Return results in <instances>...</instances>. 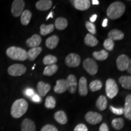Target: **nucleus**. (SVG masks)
I'll list each match as a JSON object with an SVG mask.
<instances>
[{
  "instance_id": "f257e3e1",
  "label": "nucleus",
  "mask_w": 131,
  "mask_h": 131,
  "mask_svg": "<svg viewBox=\"0 0 131 131\" xmlns=\"http://www.w3.org/2000/svg\"><path fill=\"white\" fill-rule=\"evenodd\" d=\"M28 107V103L26 100L23 98L16 100L13 103L11 107V115L15 118H19L26 114Z\"/></svg>"
},
{
  "instance_id": "f03ea898",
  "label": "nucleus",
  "mask_w": 131,
  "mask_h": 131,
  "mask_svg": "<svg viewBox=\"0 0 131 131\" xmlns=\"http://www.w3.org/2000/svg\"><path fill=\"white\" fill-rule=\"evenodd\" d=\"M126 7L123 3L115 1L109 6L107 9V16L111 19L119 18L124 14Z\"/></svg>"
},
{
  "instance_id": "7ed1b4c3",
  "label": "nucleus",
  "mask_w": 131,
  "mask_h": 131,
  "mask_svg": "<svg viewBox=\"0 0 131 131\" xmlns=\"http://www.w3.org/2000/svg\"><path fill=\"white\" fill-rule=\"evenodd\" d=\"M6 54L10 58L16 61H25L28 59L27 51L19 47L11 46L6 50Z\"/></svg>"
},
{
  "instance_id": "20e7f679",
  "label": "nucleus",
  "mask_w": 131,
  "mask_h": 131,
  "mask_svg": "<svg viewBox=\"0 0 131 131\" xmlns=\"http://www.w3.org/2000/svg\"><path fill=\"white\" fill-rule=\"evenodd\" d=\"M106 92L107 96L111 99L114 98L118 92V87L114 79H107L106 82Z\"/></svg>"
},
{
  "instance_id": "39448f33",
  "label": "nucleus",
  "mask_w": 131,
  "mask_h": 131,
  "mask_svg": "<svg viewBox=\"0 0 131 131\" xmlns=\"http://www.w3.org/2000/svg\"><path fill=\"white\" fill-rule=\"evenodd\" d=\"M26 66L21 64H15L10 66L7 69V72L12 77L21 76L26 72Z\"/></svg>"
},
{
  "instance_id": "423d86ee",
  "label": "nucleus",
  "mask_w": 131,
  "mask_h": 131,
  "mask_svg": "<svg viewBox=\"0 0 131 131\" xmlns=\"http://www.w3.org/2000/svg\"><path fill=\"white\" fill-rule=\"evenodd\" d=\"M83 68L88 73L91 75H95L98 72V65L95 61L92 58H86L83 63Z\"/></svg>"
},
{
  "instance_id": "0eeeda50",
  "label": "nucleus",
  "mask_w": 131,
  "mask_h": 131,
  "mask_svg": "<svg viewBox=\"0 0 131 131\" xmlns=\"http://www.w3.org/2000/svg\"><path fill=\"white\" fill-rule=\"evenodd\" d=\"M25 2L23 0H15L11 7V12L14 17H18L24 11Z\"/></svg>"
},
{
  "instance_id": "6e6552de",
  "label": "nucleus",
  "mask_w": 131,
  "mask_h": 131,
  "mask_svg": "<svg viewBox=\"0 0 131 131\" xmlns=\"http://www.w3.org/2000/svg\"><path fill=\"white\" fill-rule=\"evenodd\" d=\"M65 63L69 68H77L81 63V58L78 54L72 53L66 57Z\"/></svg>"
},
{
  "instance_id": "1a4fd4ad",
  "label": "nucleus",
  "mask_w": 131,
  "mask_h": 131,
  "mask_svg": "<svg viewBox=\"0 0 131 131\" xmlns=\"http://www.w3.org/2000/svg\"><path fill=\"white\" fill-rule=\"evenodd\" d=\"M85 119L89 123L91 124H96L102 120V116L101 114L95 112H88L85 115Z\"/></svg>"
},
{
  "instance_id": "9d476101",
  "label": "nucleus",
  "mask_w": 131,
  "mask_h": 131,
  "mask_svg": "<svg viewBox=\"0 0 131 131\" xmlns=\"http://www.w3.org/2000/svg\"><path fill=\"white\" fill-rule=\"evenodd\" d=\"M129 58L126 55H121L117 59V66L118 69L120 71L126 70L129 65Z\"/></svg>"
},
{
  "instance_id": "9b49d317",
  "label": "nucleus",
  "mask_w": 131,
  "mask_h": 131,
  "mask_svg": "<svg viewBox=\"0 0 131 131\" xmlns=\"http://www.w3.org/2000/svg\"><path fill=\"white\" fill-rule=\"evenodd\" d=\"M67 85V89L71 94H74L76 92L77 88V80L73 75H69L66 80Z\"/></svg>"
},
{
  "instance_id": "f8f14e48",
  "label": "nucleus",
  "mask_w": 131,
  "mask_h": 131,
  "mask_svg": "<svg viewBox=\"0 0 131 131\" xmlns=\"http://www.w3.org/2000/svg\"><path fill=\"white\" fill-rule=\"evenodd\" d=\"M91 1L89 0H75L73 6L75 9L79 10H86L91 7Z\"/></svg>"
},
{
  "instance_id": "ddd939ff",
  "label": "nucleus",
  "mask_w": 131,
  "mask_h": 131,
  "mask_svg": "<svg viewBox=\"0 0 131 131\" xmlns=\"http://www.w3.org/2000/svg\"><path fill=\"white\" fill-rule=\"evenodd\" d=\"M42 41V39L40 35L37 34H34L30 38H29L26 41V45L27 46L33 47H38Z\"/></svg>"
},
{
  "instance_id": "4468645a",
  "label": "nucleus",
  "mask_w": 131,
  "mask_h": 131,
  "mask_svg": "<svg viewBox=\"0 0 131 131\" xmlns=\"http://www.w3.org/2000/svg\"><path fill=\"white\" fill-rule=\"evenodd\" d=\"M21 131H36L35 123L32 119L25 118L21 123Z\"/></svg>"
},
{
  "instance_id": "2eb2a0df",
  "label": "nucleus",
  "mask_w": 131,
  "mask_h": 131,
  "mask_svg": "<svg viewBox=\"0 0 131 131\" xmlns=\"http://www.w3.org/2000/svg\"><path fill=\"white\" fill-rule=\"evenodd\" d=\"M78 92H79L80 95L81 96H86L88 93L87 80L84 77H82L79 80V83H78Z\"/></svg>"
},
{
  "instance_id": "dca6fc26",
  "label": "nucleus",
  "mask_w": 131,
  "mask_h": 131,
  "mask_svg": "<svg viewBox=\"0 0 131 131\" xmlns=\"http://www.w3.org/2000/svg\"><path fill=\"white\" fill-rule=\"evenodd\" d=\"M36 8L41 11H46L50 9L52 6V1L50 0H40L35 4Z\"/></svg>"
},
{
  "instance_id": "f3484780",
  "label": "nucleus",
  "mask_w": 131,
  "mask_h": 131,
  "mask_svg": "<svg viewBox=\"0 0 131 131\" xmlns=\"http://www.w3.org/2000/svg\"><path fill=\"white\" fill-rule=\"evenodd\" d=\"M124 115L127 119L131 120V95H127L125 99Z\"/></svg>"
},
{
  "instance_id": "a211bd4d",
  "label": "nucleus",
  "mask_w": 131,
  "mask_h": 131,
  "mask_svg": "<svg viewBox=\"0 0 131 131\" xmlns=\"http://www.w3.org/2000/svg\"><path fill=\"white\" fill-rule=\"evenodd\" d=\"M50 89H51L50 85L45 83L43 81H39L37 84L38 92L41 96H45Z\"/></svg>"
},
{
  "instance_id": "6ab92c4d",
  "label": "nucleus",
  "mask_w": 131,
  "mask_h": 131,
  "mask_svg": "<svg viewBox=\"0 0 131 131\" xmlns=\"http://www.w3.org/2000/svg\"><path fill=\"white\" fill-rule=\"evenodd\" d=\"M54 92L57 94H62L67 91V85L65 80H58L56 82V85L53 88Z\"/></svg>"
},
{
  "instance_id": "aec40b11",
  "label": "nucleus",
  "mask_w": 131,
  "mask_h": 131,
  "mask_svg": "<svg viewBox=\"0 0 131 131\" xmlns=\"http://www.w3.org/2000/svg\"><path fill=\"white\" fill-rule=\"evenodd\" d=\"M124 36V34L121 30L113 29L108 34V38H110L112 41L122 40L123 39Z\"/></svg>"
},
{
  "instance_id": "412c9836",
  "label": "nucleus",
  "mask_w": 131,
  "mask_h": 131,
  "mask_svg": "<svg viewBox=\"0 0 131 131\" xmlns=\"http://www.w3.org/2000/svg\"><path fill=\"white\" fill-rule=\"evenodd\" d=\"M42 51V47H36L31 48L27 51V56L30 61H34Z\"/></svg>"
},
{
  "instance_id": "4be33fe9",
  "label": "nucleus",
  "mask_w": 131,
  "mask_h": 131,
  "mask_svg": "<svg viewBox=\"0 0 131 131\" xmlns=\"http://www.w3.org/2000/svg\"><path fill=\"white\" fill-rule=\"evenodd\" d=\"M54 118L58 123L65 124L68 122V117L66 113L63 111H59L54 114Z\"/></svg>"
},
{
  "instance_id": "5701e85b",
  "label": "nucleus",
  "mask_w": 131,
  "mask_h": 131,
  "mask_svg": "<svg viewBox=\"0 0 131 131\" xmlns=\"http://www.w3.org/2000/svg\"><path fill=\"white\" fill-rule=\"evenodd\" d=\"M59 42V38L57 35L49 37L46 41V45L50 49H53L57 46Z\"/></svg>"
},
{
  "instance_id": "b1692460",
  "label": "nucleus",
  "mask_w": 131,
  "mask_h": 131,
  "mask_svg": "<svg viewBox=\"0 0 131 131\" xmlns=\"http://www.w3.org/2000/svg\"><path fill=\"white\" fill-rule=\"evenodd\" d=\"M32 18V13L29 10H25L21 15V23L23 25L27 26L30 23Z\"/></svg>"
},
{
  "instance_id": "393cba45",
  "label": "nucleus",
  "mask_w": 131,
  "mask_h": 131,
  "mask_svg": "<svg viewBox=\"0 0 131 131\" xmlns=\"http://www.w3.org/2000/svg\"><path fill=\"white\" fill-rule=\"evenodd\" d=\"M68 22L64 18H58L55 21V26L58 30H64L68 27Z\"/></svg>"
},
{
  "instance_id": "a878e982",
  "label": "nucleus",
  "mask_w": 131,
  "mask_h": 131,
  "mask_svg": "<svg viewBox=\"0 0 131 131\" xmlns=\"http://www.w3.org/2000/svg\"><path fill=\"white\" fill-rule=\"evenodd\" d=\"M119 83L124 89L131 90V76H122L119 78Z\"/></svg>"
},
{
  "instance_id": "bb28decb",
  "label": "nucleus",
  "mask_w": 131,
  "mask_h": 131,
  "mask_svg": "<svg viewBox=\"0 0 131 131\" xmlns=\"http://www.w3.org/2000/svg\"><path fill=\"white\" fill-rule=\"evenodd\" d=\"M107 101L106 96L104 95L100 96V97L98 98L96 102V107L100 111H104L105 110L107 107Z\"/></svg>"
},
{
  "instance_id": "cd10ccee",
  "label": "nucleus",
  "mask_w": 131,
  "mask_h": 131,
  "mask_svg": "<svg viewBox=\"0 0 131 131\" xmlns=\"http://www.w3.org/2000/svg\"><path fill=\"white\" fill-rule=\"evenodd\" d=\"M84 42L87 46L91 47H95L97 45L98 41L94 35L91 34H87L84 38Z\"/></svg>"
},
{
  "instance_id": "c85d7f7f",
  "label": "nucleus",
  "mask_w": 131,
  "mask_h": 131,
  "mask_svg": "<svg viewBox=\"0 0 131 131\" xmlns=\"http://www.w3.org/2000/svg\"><path fill=\"white\" fill-rule=\"evenodd\" d=\"M93 57L95 59L98 61H103L107 59L109 55L107 51L106 50H101L100 51L98 52H94L92 53Z\"/></svg>"
},
{
  "instance_id": "c756f323",
  "label": "nucleus",
  "mask_w": 131,
  "mask_h": 131,
  "mask_svg": "<svg viewBox=\"0 0 131 131\" xmlns=\"http://www.w3.org/2000/svg\"><path fill=\"white\" fill-rule=\"evenodd\" d=\"M54 25L52 24L46 25V24H41L40 26V34L42 36L47 35V34H50L54 30Z\"/></svg>"
},
{
  "instance_id": "7c9ffc66",
  "label": "nucleus",
  "mask_w": 131,
  "mask_h": 131,
  "mask_svg": "<svg viewBox=\"0 0 131 131\" xmlns=\"http://www.w3.org/2000/svg\"><path fill=\"white\" fill-rule=\"evenodd\" d=\"M58 69V68L56 64L47 66L43 71V75L46 76H52L57 72Z\"/></svg>"
},
{
  "instance_id": "2f4dec72",
  "label": "nucleus",
  "mask_w": 131,
  "mask_h": 131,
  "mask_svg": "<svg viewBox=\"0 0 131 131\" xmlns=\"http://www.w3.org/2000/svg\"><path fill=\"white\" fill-rule=\"evenodd\" d=\"M57 61H58V60H57V58L55 56H53V55H47L43 58L42 62H43L44 64L49 66L52 64H55Z\"/></svg>"
},
{
  "instance_id": "473e14b6",
  "label": "nucleus",
  "mask_w": 131,
  "mask_h": 131,
  "mask_svg": "<svg viewBox=\"0 0 131 131\" xmlns=\"http://www.w3.org/2000/svg\"><path fill=\"white\" fill-rule=\"evenodd\" d=\"M103 83L100 80H94L92 81L89 84V88L91 91L95 92L100 90L102 88Z\"/></svg>"
},
{
  "instance_id": "72a5a7b5",
  "label": "nucleus",
  "mask_w": 131,
  "mask_h": 131,
  "mask_svg": "<svg viewBox=\"0 0 131 131\" xmlns=\"http://www.w3.org/2000/svg\"><path fill=\"white\" fill-rule=\"evenodd\" d=\"M124 123L123 119L122 118H115L112 122V126L116 130H119L124 127Z\"/></svg>"
},
{
  "instance_id": "f704fd0d",
  "label": "nucleus",
  "mask_w": 131,
  "mask_h": 131,
  "mask_svg": "<svg viewBox=\"0 0 131 131\" xmlns=\"http://www.w3.org/2000/svg\"><path fill=\"white\" fill-rule=\"evenodd\" d=\"M56 106V100L52 96H48L46 99L45 107L47 109H53Z\"/></svg>"
},
{
  "instance_id": "c9c22d12",
  "label": "nucleus",
  "mask_w": 131,
  "mask_h": 131,
  "mask_svg": "<svg viewBox=\"0 0 131 131\" xmlns=\"http://www.w3.org/2000/svg\"><path fill=\"white\" fill-rule=\"evenodd\" d=\"M103 46L104 47L106 50H108V51H112L114 47V41L111 40L110 38L106 39L103 43Z\"/></svg>"
},
{
  "instance_id": "e433bc0d",
  "label": "nucleus",
  "mask_w": 131,
  "mask_h": 131,
  "mask_svg": "<svg viewBox=\"0 0 131 131\" xmlns=\"http://www.w3.org/2000/svg\"><path fill=\"white\" fill-rule=\"evenodd\" d=\"M86 27L89 32L91 33V35H94L96 34V29L95 27V26L94 23L91 22H89V21H87L86 23Z\"/></svg>"
},
{
  "instance_id": "4c0bfd02",
  "label": "nucleus",
  "mask_w": 131,
  "mask_h": 131,
  "mask_svg": "<svg viewBox=\"0 0 131 131\" xmlns=\"http://www.w3.org/2000/svg\"><path fill=\"white\" fill-rule=\"evenodd\" d=\"M110 110L113 114L118 115H121L124 114V109L123 108H115L113 106H110Z\"/></svg>"
},
{
  "instance_id": "58836bf2",
  "label": "nucleus",
  "mask_w": 131,
  "mask_h": 131,
  "mask_svg": "<svg viewBox=\"0 0 131 131\" xmlns=\"http://www.w3.org/2000/svg\"><path fill=\"white\" fill-rule=\"evenodd\" d=\"M41 131H58L56 127L51 124H46L42 127Z\"/></svg>"
},
{
  "instance_id": "ea45409f",
  "label": "nucleus",
  "mask_w": 131,
  "mask_h": 131,
  "mask_svg": "<svg viewBox=\"0 0 131 131\" xmlns=\"http://www.w3.org/2000/svg\"><path fill=\"white\" fill-rule=\"evenodd\" d=\"M73 131H88V129L85 124H79L75 127Z\"/></svg>"
},
{
  "instance_id": "a19ab883",
  "label": "nucleus",
  "mask_w": 131,
  "mask_h": 131,
  "mask_svg": "<svg viewBox=\"0 0 131 131\" xmlns=\"http://www.w3.org/2000/svg\"><path fill=\"white\" fill-rule=\"evenodd\" d=\"M32 99L34 102H36V103H40L41 101V98H40V96L38 95L37 94H34V95L32 96Z\"/></svg>"
},
{
  "instance_id": "79ce46f5",
  "label": "nucleus",
  "mask_w": 131,
  "mask_h": 131,
  "mask_svg": "<svg viewBox=\"0 0 131 131\" xmlns=\"http://www.w3.org/2000/svg\"><path fill=\"white\" fill-rule=\"evenodd\" d=\"M99 131H109V127L106 123H103L100 127Z\"/></svg>"
},
{
  "instance_id": "37998d69",
  "label": "nucleus",
  "mask_w": 131,
  "mask_h": 131,
  "mask_svg": "<svg viewBox=\"0 0 131 131\" xmlns=\"http://www.w3.org/2000/svg\"><path fill=\"white\" fill-rule=\"evenodd\" d=\"M25 94L28 96H32L34 95V91L32 89H27L26 90Z\"/></svg>"
},
{
  "instance_id": "c03bdc74",
  "label": "nucleus",
  "mask_w": 131,
  "mask_h": 131,
  "mask_svg": "<svg viewBox=\"0 0 131 131\" xmlns=\"http://www.w3.org/2000/svg\"><path fill=\"white\" fill-rule=\"evenodd\" d=\"M96 18H97V15H96V14L93 15L92 16L91 18H90V21H91V23H94V22H95V21H96Z\"/></svg>"
},
{
  "instance_id": "a18cd8bd",
  "label": "nucleus",
  "mask_w": 131,
  "mask_h": 131,
  "mask_svg": "<svg viewBox=\"0 0 131 131\" xmlns=\"http://www.w3.org/2000/svg\"><path fill=\"white\" fill-rule=\"evenodd\" d=\"M127 72L130 73V74H131V59L130 60H129V65H128V67H127Z\"/></svg>"
},
{
  "instance_id": "49530a36",
  "label": "nucleus",
  "mask_w": 131,
  "mask_h": 131,
  "mask_svg": "<svg viewBox=\"0 0 131 131\" xmlns=\"http://www.w3.org/2000/svg\"><path fill=\"white\" fill-rule=\"evenodd\" d=\"M107 23H108V19L107 18H105L103 20V23H102V26L103 27H105L107 26Z\"/></svg>"
},
{
  "instance_id": "de8ad7c7",
  "label": "nucleus",
  "mask_w": 131,
  "mask_h": 131,
  "mask_svg": "<svg viewBox=\"0 0 131 131\" xmlns=\"http://www.w3.org/2000/svg\"><path fill=\"white\" fill-rule=\"evenodd\" d=\"M92 3L93 5H98L100 4V2L98 0H93V1H92Z\"/></svg>"
},
{
  "instance_id": "09e8293b",
  "label": "nucleus",
  "mask_w": 131,
  "mask_h": 131,
  "mask_svg": "<svg viewBox=\"0 0 131 131\" xmlns=\"http://www.w3.org/2000/svg\"><path fill=\"white\" fill-rule=\"evenodd\" d=\"M50 18H53V12H50V14L48 15V16H47V17L46 18V20H48Z\"/></svg>"
}]
</instances>
